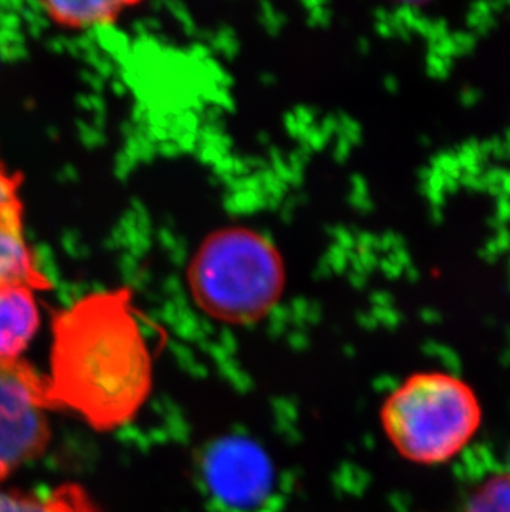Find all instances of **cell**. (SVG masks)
<instances>
[{
    "label": "cell",
    "mask_w": 510,
    "mask_h": 512,
    "mask_svg": "<svg viewBox=\"0 0 510 512\" xmlns=\"http://www.w3.org/2000/svg\"><path fill=\"white\" fill-rule=\"evenodd\" d=\"M22 174L0 161V284L27 285L35 292L52 289L24 232Z\"/></svg>",
    "instance_id": "6"
},
{
    "label": "cell",
    "mask_w": 510,
    "mask_h": 512,
    "mask_svg": "<svg viewBox=\"0 0 510 512\" xmlns=\"http://www.w3.org/2000/svg\"><path fill=\"white\" fill-rule=\"evenodd\" d=\"M481 421L476 393L451 373H413L381 406L388 440L411 463L453 459L469 445Z\"/></svg>",
    "instance_id": "3"
},
{
    "label": "cell",
    "mask_w": 510,
    "mask_h": 512,
    "mask_svg": "<svg viewBox=\"0 0 510 512\" xmlns=\"http://www.w3.org/2000/svg\"><path fill=\"white\" fill-rule=\"evenodd\" d=\"M466 512H510V473H501L487 479L472 494Z\"/></svg>",
    "instance_id": "10"
},
{
    "label": "cell",
    "mask_w": 510,
    "mask_h": 512,
    "mask_svg": "<svg viewBox=\"0 0 510 512\" xmlns=\"http://www.w3.org/2000/svg\"><path fill=\"white\" fill-rule=\"evenodd\" d=\"M153 360L131 290H95L52 322L49 398L98 430L135 416L150 395Z\"/></svg>",
    "instance_id": "1"
},
{
    "label": "cell",
    "mask_w": 510,
    "mask_h": 512,
    "mask_svg": "<svg viewBox=\"0 0 510 512\" xmlns=\"http://www.w3.org/2000/svg\"><path fill=\"white\" fill-rule=\"evenodd\" d=\"M40 5L58 27L70 30L113 25L126 9L135 7L126 2H42Z\"/></svg>",
    "instance_id": "8"
},
{
    "label": "cell",
    "mask_w": 510,
    "mask_h": 512,
    "mask_svg": "<svg viewBox=\"0 0 510 512\" xmlns=\"http://www.w3.org/2000/svg\"><path fill=\"white\" fill-rule=\"evenodd\" d=\"M188 285L207 315L226 324H254L284 292V262L264 234L229 226L199 246L189 262Z\"/></svg>",
    "instance_id": "2"
},
{
    "label": "cell",
    "mask_w": 510,
    "mask_h": 512,
    "mask_svg": "<svg viewBox=\"0 0 510 512\" xmlns=\"http://www.w3.org/2000/svg\"><path fill=\"white\" fill-rule=\"evenodd\" d=\"M47 378L22 358L0 360V479L39 458L50 441Z\"/></svg>",
    "instance_id": "4"
},
{
    "label": "cell",
    "mask_w": 510,
    "mask_h": 512,
    "mask_svg": "<svg viewBox=\"0 0 510 512\" xmlns=\"http://www.w3.org/2000/svg\"><path fill=\"white\" fill-rule=\"evenodd\" d=\"M199 478L214 504L229 512L260 508L274 488L269 456L244 436L211 441L199 459Z\"/></svg>",
    "instance_id": "5"
},
{
    "label": "cell",
    "mask_w": 510,
    "mask_h": 512,
    "mask_svg": "<svg viewBox=\"0 0 510 512\" xmlns=\"http://www.w3.org/2000/svg\"><path fill=\"white\" fill-rule=\"evenodd\" d=\"M0 512H97L87 493L62 486L49 494L0 493Z\"/></svg>",
    "instance_id": "9"
},
{
    "label": "cell",
    "mask_w": 510,
    "mask_h": 512,
    "mask_svg": "<svg viewBox=\"0 0 510 512\" xmlns=\"http://www.w3.org/2000/svg\"><path fill=\"white\" fill-rule=\"evenodd\" d=\"M40 327L39 302L27 285L0 284V360H17Z\"/></svg>",
    "instance_id": "7"
}]
</instances>
